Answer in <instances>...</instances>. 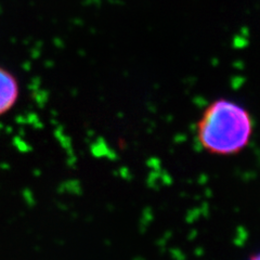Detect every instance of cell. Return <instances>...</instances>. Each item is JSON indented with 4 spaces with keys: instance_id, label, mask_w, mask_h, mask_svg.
<instances>
[{
    "instance_id": "6da1fadb",
    "label": "cell",
    "mask_w": 260,
    "mask_h": 260,
    "mask_svg": "<svg viewBox=\"0 0 260 260\" xmlns=\"http://www.w3.org/2000/svg\"><path fill=\"white\" fill-rule=\"evenodd\" d=\"M254 135L250 112L226 98L210 102L195 125V137L206 153L215 156H234L249 145Z\"/></svg>"
},
{
    "instance_id": "7a4b0ae2",
    "label": "cell",
    "mask_w": 260,
    "mask_h": 260,
    "mask_svg": "<svg viewBox=\"0 0 260 260\" xmlns=\"http://www.w3.org/2000/svg\"><path fill=\"white\" fill-rule=\"evenodd\" d=\"M19 81L12 73L0 67V116L11 111L19 99Z\"/></svg>"
},
{
    "instance_id": "3957f363",
    "label": "cell",
    "mask_w": 260,
    "mask_h": 260,
    "mask_svg": "<svg viewBox=\"0 0 260 260\" xmlns=\"http://www.w3.org/2000/svg\"><path fill=\"white\" fill-rule=\"evenodd\" d=\"M248 260H260V251H257V253L251 255Z\"/></svg>"
}]
</instances>
